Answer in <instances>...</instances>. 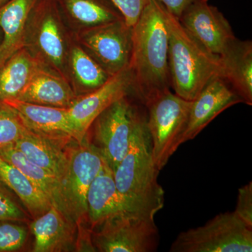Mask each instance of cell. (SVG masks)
Instances as JSON below:
<instances>
[{
	"mask_svg": "<svg viewBox=\"0 0 252 252\" xmlns=\"http://www.w3.org/2000/svg\"><path fill=\"white\" fill-rule=\"evenodd\" d=\"M0 44H1V41H0Z\"/></svg>",
	"mask_w": 252,
	"mask_h": 252,
	"instance_id": "d6a6232c",
	"label": "cell"
},
{
	"mask_svg": "<svg viewBox=\"0 0 252 252\" xmlns=\"http://www.w3.org/2000/svg\"><path fill=\"white\" fill-rule=\"evenodd\" d=\"M235 215L245 223L252 227V182L238 189Z\"/></svg>",
	"mask_w": 252,
	"mask_h": 252,
	"instance_id": "f546056e",
	"label": "cell"
},
{
	"mask_svg": "<svg viewBox=\"0 0 252 252\" xmlns=\"http://www.w3.org/2000/svg\"><path fill=\"white\" fill-rule=\"evenodd\" d=\"M91 239L95 251L152 252L159 234L154 218L124 212L94 228Z\"/></svg>",
	"mask_w": 252,
	"mask_h": 252,
	"instance_id": "ba28073f",
	"label": "cell"
},
{
	"mask_svg": "<svg viewBox=\"0 0 252 252\" xmlns=\"http://www.w3.org/2000/svg\"><path fill=\"white\" fill-rule=\"evenodd\" d=\"M11 0H0V8L2 7L6 3L9 2Z\"/></svg>",
	"mask_w": 252,
	"mask_h": 252,
	"instance_id": "1f68e13d",
	"label": "cell"
},
{
	"mask_svg": "<svg viewBox=\"0 0 252 252\" xmlns=\"http://www.w3.org/2000/svg\"><path fill=\"white\" fill-rule=\"evenodd\" d=\"M170 252H251L252 227L234 212L220 213L205 225L182 232Z\"/></svg>",
	"mask_w": 252,
	"mask_h": 252,
	"instance_id": "8992f818",
	"label": "cell"
},
{
	"mask_svg": "<svg viewBox=\"0 0 252 252\" xmlns=\"http://www.w3.org/2000/svg\"><path fill=\"white\" fill-rule=\"evenodd\" d=\"M220 77L243 101L252 104V42L235 36L219 56Z\"/></svg>",
	"mask_w": 252,
	"mask_h": 252,
	"instance_id": "5bb4252c",
	"label": "cell"
},
{
	"mask_svg": "<svg viewBox=\"0 0 252 252\" xmlns=\"http://www.w3.org/2000/svg\"><path fill=\"white\" fill-rule=\"evenodd\" d=\"M6 102L17 111L23 124L30 130L53 138L76 140L75 132L68 115L67 109L19 100Z\"/></svg>",
	"mask_w": 252,
	"mask_h": 252,
	"instance_id": "2e32d148",
	"label": "cell"
},
{
	"mask_svg": "<svg viewBox=\"0 0 252 252\" xmlns=\"http://www.w3.org/2000/svg\"><path fill=\"white\" fill-rule=\"evenodd\" d=\"M191 103L170 90L145 105L152 157L159 171L182 145Z\"/></svg>",
	"mask_w": 252,
	"mask_h": 252,
	"instance_id": "5b68a950",
	"label": "cell"
},
{
	"mask_svg": "<svg viewBox=\"0 0 252 252\" xmlns=\"http://www.w3.org/2000/svg\"><path fill=\"white\" fill-rule=\"evenodd\" d=\"M27 220V215L18 205L11 190L0 182V220L23 222Z\"/></svg>",
	"mask_w": 252,
	"mask_h": 252,
	"instance_id": "83f0119b",
	"label": "cell"
},
{
	"mask_svg": "<svg viewBox=\"0 0 252 252\" xmlns=\"http://www.w3.org/2000/svg\"><path fill=\"white\" fill-rule=\"evenodd\" d=\"M168 32V64L171 89L193 101L213 78L220 76L219 58L210 54L165 9Z\"/></svg>",
	"mask_w": 252,
	"mask_h": 252,
	"instance_id": "3957f363",
	"label": "cell"
},
{
	"mask_svg": "<svg viewBox=\"0 0 252 252\" xmlns=\"http://www.w3.org/2000/svg\"><path fill=\"white\" fill-rule=\"evenodd\" d=\"M152 157L147 119L137 127L114 178L126 212L154 218L164 205V190Z\"/></svg>",
	"mask_w": 252,
	"mask_h": 252,
	"instance_id": "7a4b0ae2",
	"label": "cell"
},
{
	"mask_svg": "<svg viewBox=\"0 0 252 252\" xmlns=\"http://www.w3.org/2000/svg\"><path fill=\"white\" fill-rule=\"evenodd\" d=\"M129 94H132V79L127 67L112 76L101 87L76 99L67 109L76 140L82 142L96 118L113 102Z\"/></svg>",
	"mask_w": 252,
	"mask_h": 252,
	"instance_id": "8fae6325",
	"label": "cell"
},
{
	"mask_svg": "<svg viewBox=\"0 0 252 252\" xmlns=\"http://www.w3.org/2000/svg\"><path fill=\"white\" fill-rule=\"evenodd\" d=\"M72 140L53 138L26 127L14 146L31 162L49 172L60 182L67 167L66 145Z\"/></svg>",
	"mask_w": 252,
	"mask_h": 252,
	"instance_id": "9a60e30c",
	"label": "cell"
},
{
	"mask_svg": "<svg viewBox=\"0 0 252 252\" xmlns=\"http://www.w3.org/2000/svg\"><path fill=\"white\" fill-rule=\"evenodd\" d=\"M239 103H243V101L226 81L220 76L213 78L192 101L181 144L193 140L223 111Z\"/></svg>",
	"mask_w": 252,
	"mask_h": 252,
	"instance_id": "4fadbf2b",
	"label": "cell"
},
{
	"mask_svg": "<svg viewBox=\"0 0 252 252\" xmlns=\"http://www.w3.org/2000/svg\"><path fill=\"white\" fill-rule=\"evenodd\" d=\"M26 128L17 111L0 101V149L16 143Z\"/></svg>",
	"mask_w": 252,
	"mask_h": 252,
	"instance_id": "484cf974",
	"label": "cell"
},
{
	"mask_svg": "<svg viewBox=\"0 0 252 252\" xmlns=\"http://www.w3.org/2000/svg\"><path fill=\"white\" fill-rule=\"evenodd\" d=\"M0 182L14 192L33 218L52 206L45 194L18 168L0 158Z\"/></svg>",
	"mask_w": 252,
	"mask_h": 252,
	"instance_id": "603a6c76",
	"label": "cell"
},
{
	"mask_svg": "<svg viewBox=\"0 0 252 252\" xmlns=\"http://www.w3.org/2000/svg\"><path fill=\"white\" fill-rule=\"evenodd\" d=\"M57 1L69 17L86 29L124 19L110 0Z\"/></svg>",
	"mask_w": 252,
	"mask_h": 252,
	"instance_id": "cb8c5ba5",
	"label": "cell"
},
{
	"mask_svg": "<svg viewBox=\"0 0 252 252\" xmlns=\"http://www.w3.org/2000/svg\"><path fill=\"white\" fill-rule=\"evenodd\" d=\"M44 64L27 48L15 53L0 67V101L17 99Z\"/></svg>",
	"mask_w": 252,
	"mask_h": 252,
	"instance_id": "44dd1931",
	"label": "cell"
},
{
	"mask_svg": "<svg viewBox=\"0 0 252 252\" xmlns=\"http://www.w3.org/2000/svg\"><path fill=\"white\" fill-rule=\"evenodd\" d=\"M67 167L60 181L61 193L68 220L79 225L87 220L88 191L103 167L104 160L86 137L82 142L67 147Z\"/></svg>",
	"mask_w": 252,
	"mask_h": 252,
	"instance_id": "52a82bcc",
	"label": "cell"
},
{
	"mask_svg": "<svg viewBox=\"0 0 252 252\" xmlns=\"http://www.w3.org/2000/svg\"><path fill=\"white\" fill-rule=\"evenodd\" d=\"M132 39V28L124 19L88 28L81 34L88 53L110 76L128 67Z\"/></svg>",
	"mask_w": 252,
	"mask_h": 252,
	"instance_id": "30bf717a",
	"label": "cell"
},
{
	"mask_svg": "<svg viewBox=\"0 0 252 252\" xmlns=\"http://www.w3.org/2000/svg\"><path fill=\"white\" fill-rule=\"evenodd\" d=\"M69 63L74 79L87 94L101 87L112 77L79 46H74L71 50Z\"/></svg>",
	"mask_w": 252,
	"mask_h": 252,
	"instance_id": "d4e9b609",
	"label": "cell"
},
{
	"mask_svg": "<svg viewBox=\"0 0 252 252\" xmlns=\"http://www.w3.org/2000/svg\"><path fill=\"white\" fill-rule=\"evenodd\" d=\"M132 28L128 67L132 94L145 107L152 99L171 90L165 9L157 0H150Z\"/></svg>",
	"mask_w": 252,
	"mask_h": 252,
	"instance_id": "6da1fadb",
	"label": "cell"
},
{
	"mask_svg": "<svg viewBox=\"0 0 252 252\" xmlns=\"http://www.w3.org/2000/svg\"><path fill=\"white\" fill-rule=\"evenodd\" d=\"M122 14L124 21L132 27L150 0H110Z\"/></svg>",
	"mask_w": 252,
	"mask_h": 252,
	"instance_id": "f1b7e54d",
	"label": "cell"
},
{
	"mask_svg": "<svg viewBox=\"0 0 252 252\" xmlns=\"http://www.w3.org/2000/svg\"><path fill=\"white\" fill-rule=\"evenodd\" d=\"M178 20L193 39L207 52L217 57L235 37L228 20L207 1L192 5Z\"/></svg>",
	"mask_w": 252,
	"mask_h": 252,
	"instance_id": "7c38bea8",
	"label": "cell"
},
{
	"mask_svg": "<svg viewBox=\"0 0 252 252\" xmlns=\"http://www.w3.org/2000/svg\"><path fill=\"white\" fill-rule=\"evenodd\" d=\"M0 158L22 172L45 194L51 205L56 207L67 217L61 193V185L56 177L31 162L22 152L14 147V144L0 149Z\"/></svg>",
	"mask_w": 252,
	"mask_h": 252,
	"instance_id": "7402d4cb",
	"label": "cell"
},
{
	"mask_svg": "<svg viewBox=\"0 0 252 252\" xmlns=\"http://www.w3.org/2000/svg\"><path fill=\"white\" fill-rule=\"evenodd\" d=\"M17 222L0 220V252H17L24 246L28 229Z\"/></svg>",
	"mask_w": 252,
	"mask_h": 252,
	"instance_id": "4316f807",
	"label": "cell"
},
{
	"mask_svg": "<svg viewBox=\"0 0 252 252\" xmlns=\"http://www.w3.org/2000/svg\"><path fill=\"white\" fill-rule=\"evenodd\" d=\"M74 223L58 210L51 206L41 216L34 219L31 224L34 237V252L66 251L72 245L75 233Z\"/></svg>",
	"mask_w": 252,
	"mask_h": 252,
	"instance_id": "d6986e66",
	"label": "cell"
},
{
	"mask_svg": "<svg viewBox=\"0 0 252 252\" xmlns=\"http://www.w3.org/2000/svg\"><path fill=\"white\" fill-rule=\"evenodd\" d=\"M77 99L75 93L62 74L44 64L15 100L68 109Z\"/></svg>",
	"mask_w": 252,
	"mask_h": 252,
	"instance_id": "e0dca14e",
	"label": "cell"
},
{
	"mask_svg": "<svg viewBox=\"0 0 252 252\" xmlns=\"http://www.w3.org/2000/svg\"><path fill=\"white\" fill-rule=\"evenodd\" d=\"M86 202L87 220L92 230L111 217L126 212L114 172L105 162L89 187Z\"/></svg>",
	"mask_w": 252,
	"mask_h": 252,
	"instance_id": "ac0fdd59",
	"label": "cell"
},
{
	"mask_svg": "<svg viewBox=\"0 0 252 252\" xmlns=\"http://www.w3.org/2000/svg\"><path fill=\"white\" fill-rule=\"evenodd\" d=\"M162 7L177 19L192 5L207 0H157Z\"/></svg>",
	"mask_w": 252,
	"mask_h": 252,
	"instance_id": "4dcf8cb0",
	"label": "cell"
},
{
	"mask_svg": "<svg viewBox=\"0 0 252 252\" xmlns=\"http://www.w3.org/2000/svg\"><path fill=\"white\" fill-rule=\"evenodd\" d=\"M39 0H11L0 8V67L25 47L28 20Z\"/></svg>",
	"mask_w": 252,
	"mask_h": 252,
	"instance_id": "ffe728a7",
	"label": "cell"
},
{
	"mask_svg": "<svg viewBox=\"0 0 252 252\" xmlns=\"http://www.w3.org/2000/svg\"><path fill=\"white\" fill-rule=\"evenodd\" d=\"M123 96L113 102L96 118L94 126V147L113 172L125 157L132 136L141 123L147 119L144 106L140 108Z\"/></svg>",
	"mask_w": 252,
	"mask_h": 252,
	"instance_id": "277c9868",
	"label": "cell"
},
{
	"mask_svg": "<svg viewBox=\"0 0 252 252\" xmlns=\"http://www.w3.org/2000/svg\"><path fill=\"white\" fill-rule=\"evenodd\" d=\"M57 0H39L32 11L26 41L35 50V57L57 72L62 73L66 44L60 21Z\"/></svg>",
	"mask_w": 252,
	"mask_h": 252,
	"instance_id": "9c48e42d",
	"label": "cell"
}]
</instances>
